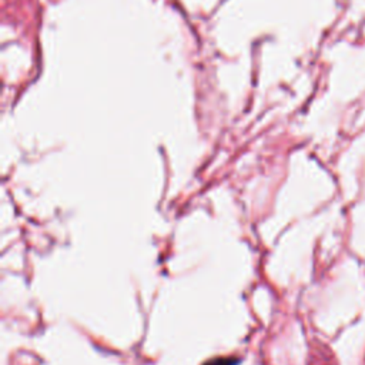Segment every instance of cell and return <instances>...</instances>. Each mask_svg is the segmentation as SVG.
Instances as JSON below:
<instances>
[{"mask_svg":"<svg viewBox=\"0 0 365 365\" xmlns=\"http://www.w3.org/2000/svg\"><path fill=\"white\" fill-rule=\"evenodd\" d=\"M238 358H214L204 365H238Z\"/></svg>","mask_w":365,"mask_h":365,"instance_id":"obj_1","label":"cell"}]
</instances>
